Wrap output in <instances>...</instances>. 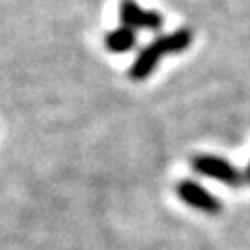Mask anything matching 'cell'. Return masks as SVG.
I'll use <instances>...</instances> for the list:
<instances>
[{"mask_svg":"<svg viewBox=\"0 0 250 250\" xmlns=\"http://www.w3.org/2000/svg\"><path fill=\"white\" fill-rule=\"evenodd\" d=\"M192 169L196 173L210 177V179H217L229 188H240L244 184V171H240L233 163H229L228 159L223 156H217V154H198L192 159Z\"/></svg>","mask_w":250,"mask_h":250,"instance_id":"6da1fadb","label":"cell"},{"mask_svg":"<svg viewBox=\"0 0 250 250\" xmlns=\"http://www.w3.org/2000/svg\"><path fill=\"white\" fill-rule=\"evenodd\" d=\"M177 196L182 198L188 207L202 210L207 215H219L221 213V200H219L215 194H210L205 186H200L194 179H182L177 182Z\"/></svg>","mask_w":250,"mask_h":250,"instance_id":"7a4b0ae2","label":"cell"},{"mask_svg":"<svg viewBox=\"0 0 250 250\" xmlns=\"http://www.w3.org/2000/svg\"><path fill=\"white\" fill-rule=\"evenodd\" d=\"M121 19L125 23V27L129 29H161L163 25V17L161 13L156 11H144L142 6H140L136 0H121Z\"/></svg>","mask_w":250,"mask_h":250,"instance_id":"3957f363","label":"cell"},{"mask_svg":"<svg viewBox=\"0 0 250 250\" xmlns=\"http://www.w3.org/2000/svg\"><path fill=\"white\" fill-rule=\"evenodd\" d=\"M161 57H163V54H161V50H159V46H156L154 42H152V44H148L146 48L138 54V59L134 61L129 75L134 77V80H146V77L156 69V65H159Z\"/></svg>","mask_w":250,"mask_h":250,"instance_id":"277c9868","label":"cell"},{"mask_svg":"<svg viewBox=\"0 0 250 250\" xmlns=\"http://www.w3.org/2000/svg\"><path fill=\"white\" fill-rule=\"evenodd\" d=\"M154 44L159 46L161 54H179L188 50V46L192 44V31L188 27H182V29H175L173 34H167V36H161L156 38Z\"/></svg>","mask_w":250,"mask_h":250,"instance_id":"5b68a950","label":"cell"},{"mask_svg":"<svg viewBox=\"0 0 250 250\" xmlns=\"http://www.w3.org/2000/svg\"><path fill=\"white\" fill-rule=\"evenodd\" d=\"M106 46L113 52H129L136 46V31L129 27H119L113 29L106 36Z\"/></svg>","mask_w":250,"mask_h":250,"instance_id":"8992f818","label":"cell"},{"mask_svg":"<svg viewBox=\"0 0 250 250\" xmlns=\"http://www.w3.org/2000/svg\"><path fill=\"white\" fill-rule=\"evenodd\" d=\"M244 182L250 184V161H248V165H246V169H244Z\"/></svg>","mask_w":250,"mask_h":250,"instance_id":"52a82bcc","label":"cell"}]
</instances>
